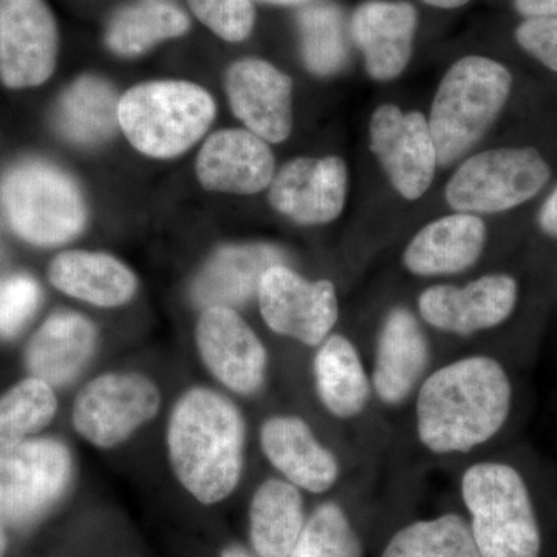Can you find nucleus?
I'll return each mask as SVG.
<instances>
[{"mask_svg":"<svg viewBox=\"0 0 557 557\" xmlns=\"http://www.w3.org/2000/svg\"><path fill=\"white\" fill-rule=\"evenodd\" d=\"M515 403V381L500 359L490 355L456 359L434 370L418 387L417 437L437 456L471 453L504 432Z\"/></svg>","mask_w":557,"mask_h":557,"instance_id":"1","label":"nucleus"},{"mask_svg":"<svg viewBox=\"0 0 557 557\" xmlns=\"http://www.w3.org/2000/svg\"><path fill=\"white\" fill-rule=\"evenodd\" d=\"M247 426L240 409L211 388L186 392L168 423V453L175 478L205 505L231 496L245 463Z\"/></svg>","mask_w":557,"mask_h":557,"instance_id":"2","label":"nucleus"},{"mask_svg":"<svg viewBox=\"0 0 557 557\" xmlns=\"http://www.w3.org/2000/svg\"><path fill=\"white\" fill-rule=\"evenodd\" d=\"M461 497L482 557H541L544 533L522 468L507 460L471 465L461 478Z\"/></svg>","mask_w":557,"mask_h":557,"instance_id":"3","label":"nucleus"},{"mask_svg":"<svg viewBox=\"0 0 557 557\" xmlns=\"http://www.w3.org/2000/svg\"><path fill=\"white\" fill-rule=\"evenodd\" d=\"M511 90V72L491 58H461L446 72L428 120L440 166L456 163L485 137Z\"/></svg>","mask_w":557,"mask_h":557,"instance_id":"4","label":"nucleus"},{"mask_svg":"<svg viewBox=\"0 0 557 557\" xmlns=\"http://www.w3.org/2000/svg\"><path fill=\"white\" fill-rule=\"evenodd\" d=\"M215 102L207 90L185 81L139 84L120 100V127L132 146L153 159H172L209 129Z\"/></svg>","mask_w":557,"mask_h":557,"instance_id":"5","label":"nucleus"},{"mask_svg":"<svg viewBox=\"0 0 557 557\" xmlns=\"http://www.w3.org/2000/svg\"><path fill=\"white\" fill-rule=\"evenodd\" d=\"M0 207L11 228L38 247L75 239L86 225L76 183L46 161H22L0 180Z\"/></svg>","mask_w":557,"mask_h":557,"instance_id":"6","label":"nucleus"},{"mask_svg":"<svg viewBox=\"0 0 557 557\" xmlns=\"http://www.w3.org/2000/svg\"><path fill=\"white\" fill-rule=\"evenodd\" d=\"M549 177L547 160L534 148L483 150L450 177L446 201L456 212L498 214L534 199Z\"/></svg>","mask_w":557,"mask_h":557,"instance_id":"7","label":"nucleus"},{"mask_svg":"<svg viewBox=\"0 0 557 557\" xmlns=\"http://www.w3.org/2000/svg\"><path fill=\"white\" fill-rule=\"evenodd\" d=\"M72 474V454L58 440H22L0 449V519L35 522L64 496Z\"/></svg>","mask_w":557,"mask_h":557,"instance_id":"8","label":"nucleus"},{"mask_svg":"<svg viewBox=\"0 0 557 557\" xmlns=\"http://www.w3.org/2000/svg\"><path fill=\"white\" fill-rule=\"evenodd\" d=\"M160 391L141 373H106L79 392L73 426L98 448H115L159 412Z\"/></svg>","mask_w":557,"mask_h":557,"instance_id":"9","label":"nucleus"},{"mask_svg":"<svg viewBox=\"0 0 557 557\" xmlns=\"http://www.w3.org/2000/svg\"><path fill=\"white\" fill-rule=\"evenodd\" d=\"M260 314L271 332L318 347L332 335L339 318L333 282L307 281L285 263L271 267L260 278Z\"/></svg>","mask_w":557,"mask_h":557,"instance_id":"10","label":"nucleus"},{"mask_svg":"<svg viewBox=\"0 0 557 557\" xmlns=\"http://www.w3.org/2000/svg\"><path fill=\"white\" fill-rule=\"evenodd\" d=\"M518 278L491 273L465 287L434 285L420 293L418 313L431 327L450 335L469 336L500 327L518 309Z\"/></svg>","mask_w":557,"mask_h":557,"instance_id":"11","label":"nucleus"},{"mask_svg":"<svg viewBox=\"0 0 557 557\" xmlns=\"http://www.w3.org/2000/svg\"><path fill=\"white\" fill-rule=\"evenodd\" d=\"M370 149L392 186L405 199L423 197L434 180L438 159L426 116L384 104L370 120Z\"/></svg>","mask_w":557,"mask_h":557,"instance_id":"12","label":"nucleus"},{"mask_svg":"<svg viewBox=\"0 0 557 557\" xmlns=\"http://www.w3.org/2000/svg\"><path fill=\"white\" fill-rule=\"evenodd\" d=\"M58 28L44 0H0V79L9 89L38 87L53 75Z\"/></svg>","mask_w":557,"mask_h":557,"instance_id":"13","label":"nucleus"},{"mask_svg":"<svg viewBox=\"0 0 557 557\" xmlns=\"http://www.w3.org/2000/svg\"><path fill=\"white\" fill-rule=\"evenodd\" d=\"M201 361L219 383L242 397L265 384L269 354L248 322L231 307H209L197 322Z\"/></svg>","mask_w":557,"mask_h":557,"instance_id":"14","label":"nucleus"},{"mask_svg":"<svg viewBox=\"0 0 557 557\" xmlns=\"http://www.w3.org/2000/svg\"><path fill=\"white\" fill-rule=\"evenodd\" d=\"M347 188V166L339 157L296 159L274 175L270 203L300 225H325L343 212Z\"/></svg>","mask_w":557,"mask_h":557,"instance_id":"15","label":"nucleus"},{"mask_svg":"<svg viewBox=\"0 0 557 557\" xmlns=\"http://www.w3.org/2000/svg\"><path fill=\"white\" fill-rule=\"evenodd\" d=\"M231 109L249 132L267 143L285 141L292 134L293 83L262 60H242L226 73Z\"/></svg>","mask_w":557,"mask_h":557,"instance_id":"16","label":"nucleus"},{"mask_svg":"<svg viewBox=\"0 0 557 557\" xmlns=\"http://www.w3.org/2000/svg\"><path fill=\"white\" fill-rule=\"evenodd\" d=\"M431 362V344L412 311L394 307L376 339L372 388L387 406H398L412 395Z\"/></svg>","mask_w":557,"mask_h":557,"instance_id":"17","label":"nucleus"},{"mask_svg":"<svg viewBox=\"0 0 557 557\" xmlns=\"http://www.w3.org/2000/svg\"><path fill=\"white\" fill-rule=\"evenodd\" d=\"M197 175L209 190L256 194L270 188L274 157L265 139L244 129H226L205 141L197 159Z\"/></svg>","mask_w":557,"mask_h":557,"instance_id":"18","label":"nucleus"},{"mask_svg":"<svg viewBox=\"0 0 557 557\" xmlns=\"http://www.w3.org/2000/svg\"><path fill=\"white\" fill-rule=\"evenodd\" d=\"M260 446L271 465L299 490L321 494L338 482V458L300 417H271L260 429Z\"/></svg>","mask_w":557,"mask_h":557,"instance_id":"19","label":"nucleus"},{"mask_svg":"<svg viewBox=\"0 0 557 557\" xmlns=\"http://www.w3.org/2000/svg\"><path fill=\"white\" fill-rule=\"evenodd\" d=\"M417 10L408 2L370 0L350 22L351 38L366 58L370 78L392 81L408 67L417 30Z\"/></svg>","mask_w":557,"mask_h":557,"instance_id":"20","label":"nucleus"},{"mask_svg":"<svg viewBox=\"0 0 557 557\" xmlns=\"http://www.w3.org/2000/svg\"><path fill=\"white\" fill-rule=\"evenodd\" d=\"M486 239V225L480 215L456 212L418 231L403 252V263L416 276H453L479 262Z\"/></svg>","mask_w":557,"mask_h":557,"instance_id":"21","label":"nucleus"},{"mask_svg":"<svg viewBox=\"0 0 557 557\" xmlns=\"http://www.w3.org/2000/svg\"><path fill=\"white\" fill-rule=\"evenodd\" d=\"M284 259V252L271 245L220 248L194 282L193 299L203 309L242 306L258 295L263 273Z\"/></svg>","mask_w":557,"mask_h":557,"instance_id":"22","label":"nucleus"},{"mask_svg":"<svg viewBox=\"0 0 557 557\" xmlns=\"http://www.w3.org/2000/svg\"><path fill=\"white\" fill-rule=\"evenodd\" d=\"M97 341V329L89 319L73 311H57L28 344L27 366L32 376L51 387L65 386L89 364Z\"/></svg>","mask_w":557,"mask_h":557,"instance_id":"23","label":"nucleus"},{"mask_svg":"<svg viewBox=\"0 0 557 557\" xmlns=\"http://www.w3.org/2000/svg\"><path fill=\"white\" fill-rule=\"evenodd\" d=\"M51 284L65 295L98 307H119L137 292V277L104 252L65 251L49 269Z\"/></svg>","mask_w":557,"mask_h":557,"instance_id":"24","label":"nucleus"},{"mask_svg":"<svg viewBox=\"0 0 557 557\" xmlns=\"http://www.w3.org/2000/svg\"><path fill=\"white\" fill-rule=\"evenodd\" d=\"M314 384L322 406L339 420H351L364 412L372 381L358 348L339 333L319 344L313 361Z\"/></svg>","mask_w":557,"mask_h":557,"instance_id":"25","label":"nucleus"},{"mask_svg":"<svg viewBox=\"0 0 557 557\" xmlns=\"http://www.w3.org/2000/svg\"><path fill=\"white\" fill-rule=\"evenodd\" d=\"M306 525L299 487L269 479L259 485L249 507V539L259 557H289Z\"/></svg>","mask_w":557,"mask_h":557,"instance_id":"26","label":"nucleus"},{"mask_svg":"<svg viewBox=\"0 0 557 557\" xmlns=\"http://www.w3.org/2000/svg\"><path fill=\"white\" fill-rule=\"evenodd\" d=\"M120 100L115 89L104 79L83 76L58 102V129L75 145H101L120 127Z\"/></svg>","mask_w":557,"mask_h":557,"instance_id":"27","label":"nucleus"},{"mask_svg":"<svg viewBox=\"0 0 557 557\" xmlns=\"http://www.w3.org/2000/svg\"><path fill=\"white\" fill-rule=\"evenodd\" d=\"M188 30V14L174 0H138L113 17L106 39L110 50L121 57H137Z\"/></svg>","mask_w":557,"mask_h":557,"instance_id":"28","label":"nucleus"},{"mask_svg":"<svg viewBox=\"0 0 557 557\" xmlns=\"http://www.w3.org/2000/svg\"><path fill=\"white\" fill-rule=\"evenodd\" d=\"M383 557H482L467 520L457 515L420 520L399 530Z\"/></svg>","mask_w":557,"mask_h":557,"instance_id":"29","label":"nucleus"},{"mask_svg":"<svg viewBox=\"0 0 557 557\" xmlns=\"http://www.w3.org/2000/svg\"><path fill=\"white\" fill-rule=\"evenodd\" d=\"M58 401L46 381H21L0 397V449L27 440L53 420Z\"/></svg>","mask_w":557,"mask_h":557,"instance_id":"30","label":"nucleus"},{"mask_svg":"<svg viewBox=\"0 0 557 557\" xmlns=\"http://www.w3.org/2000/svg\"><path fill=\"white\" fill-rule=\"evenodd\" d=\"M299 30L304 61L311 73L329 76L346 65V25L336 7L314 5L304 9L299 13Z\"/></svg>","mask_w":557,"mask_h":557,"instance_id":"31","label":"nucleus"},{"mask_svg":"<svg viewBox=\"0 0 557 557\" xmlns=\"http://www.w3.org/2000/svg\"><path fill=\"white\" fill-rule=\"evenodd\" d=\"M289 557H362L361 539L344 509L324 502L306 520Z\"/></svg>","mask_w":557,"mask_h":557,"instance_id":"32","label":"nucleus"},{"mask_svg":"<svg viewBox=\"0 0 557 557\" xmlns=\"http://www.w3.org/2000/svg\"><path fill=\"white\" fill-rule=\"evenodd\" d=\"M190 9L208 28L228 42H240L255 27L251 0H188Z\"/></svg>","mask_w":557,"mask_h":557,"instance_id":"33","label":"nucleus"},{"mask_svg":"<svg viewBox=\"0 0 557 557\" xmlns=\"http://www.w3.org/2000/svg\"><path fill=\"white\" fill-rule=\"evenodd\" d=\"M39 302V284L28 274L0 278V335L16 336L35 314Z\"/></svg>","mask_w":557,"mask_h":557,"instance_id":"34","label":"nucleus"},{"mask_svg":"<svg viewBox=\"0 0 557 557\" xmlns=\"http://www.w3.org/2000/svg\"><path fill=\"white\" fill-rule=\"evenodd\" d=\"M520 49L557 73V16L525 20L516 28Z\"/></svg>","mask_w":557,"mask_h":557,"instance_id":"35","label":"nucleus"},{"mask_svg":"<svg viewBox=\"0 0 557 557\" xmlns=\"http://www.w3.org/2000/svg\"><path fill=\"white\" fill-rule=\"evenodd\" d=\"M515 9L525 20L556 17L557 0H515Z\"/></svg>","mask_w":557,"mask_h":557,"instance_id":"36","label":"nucleus"},{"mask_svg":"<svg viewBox=\"0 0 557 557\" xmlns=\"http://www.w3.org/2000/svg\"><path fill=\"white\" fill-rule=\"evenodd\" d=\"M537 225L549 239L557 240V186L542 203L537 215Z\"/></svg>","mask_w":557,"mask_h":557,"instance_id":"37","label":"nucleus"},{"mask_svg":"<svg viewBox=\"0 0 557 557\" xmlns=\"http://www.w3.org/2000/svg\"><path fill=\"white\" fill-rule=\"evenodd\" d=\"M424 3L437 9H458V7L467 5L469 0H423Z\"/></svg>","mask_w":557,"mask_h":557,"instance_id":"38","label":"nucleus"},{"mask_svg":"<svg viewBox=\"0 0 557 557\" xmlns=\"http://www.w3.org/2000/svg\"><path fill=\"white\" fill-rule=\"evenodd\" d=\"M220 557H252L249 555L247 549L240 547V545H231V547L223 549Z\"/></svg>","mask_w":557,"mask_h":557,"instance_id":"39","label":"nucleus"},{"mask_svg":"<svg viewBox=\"0 0 557 557\" xmlns=\"http://www.w3.org/2000/svg\"><path fill=\"white\" fill-rule=\"evenodd\" d=\"M7 548V536H5V528H3L2 519H0V557L3 556Z\"/></svg>","mask_w":557,"mask_h":557,"instance_id":"40","label":"nucleus"},{"mask_svg":"<svg viewBox=\"0 0 557 557\" xmlns=\"http://www.w3.org/2000/svg\"><path fill=\"white\" fill-rule=\"evenodd\" d=\"M263 2L276 3V5H298V3L309 2V0H263Z\"/></svg>","mask_w":557,"mask_h":557,"instance_id":"41","label":"nucleus"}]
</instances>
